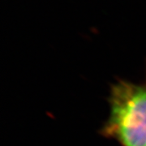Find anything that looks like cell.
Returning a JSON list of instances; mask_svg holds the SVG:
<instances>
[{
	"label": "cell",
	"mask_w": 146,
	"mask_h": 146,
	"mask_svg": "<svg viewBox=\"0 0 146 146\" xmlns=\"http://www.w3.org/2000/svg\"><path fill=\"white\" fill-rule=\"evenodd\" d=\"M108 104L100 134L120 146H146V75L141 82L116 80L110 85Z\"/></svg>",
	"instance_id": "cell-1"
}]
</instances>
